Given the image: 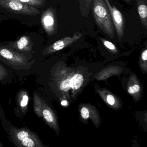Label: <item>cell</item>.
<instances>
[{"label": "cell", "mask_w": 147, "mask_h": 147, "mask_svg": "<svg viewBox=\"0 0 147 147\" xmlns=\"http://www.w3.org/2000/svg\"><path fill=\"white\" fill-rule=\"evenodd\" d=\"M42 26L49 36L55 35L57 31V22L55 11L52 7L44 12L41 18Z\"/></svg>", "instance_id": "3"}, {"label": "cell", "mask_w": 147, "mask_h": 147, "mask_svg": "<svg viewBox=\"0 0 147 147\" xmlns=\"http://www.w3.org/2000/svg\"><path fill=\"white\" fill-rule=\"evenodd\" d=\"M83 82V77L80 74H76L71 79L63 81L60 85V88L63 91H67L70 88L74 90L79 89Z\"/></svg>", "instance_id": "8"}, {"label": "cell", "mask_w": 147, "mask_h": 147, "mask_svg": "<svg viewBox=\"0 0 147 147\" xmlns=\"http://www.w3.org/2000/svg\"><path fill=\"white\" fill-rule=\"evenodd\" d=\"M85 1H86V4L87 6L89 7V6L91 5L92 0H85Z\"/></svg>", "instance_id": "22"}, {"label": "cell", "mask_w": 147, "mask_h": 147, "mask_svg": "<svg viewBox=\"0 0 147 147\" xmlns=\"http://www.w3.org/2000/svg\"><path fill=\"white\" fill-rule=\"evenodd\" d=\"M126 2H130L131 0H125Z\"/></svg>", "instance_id": "24"}, {"label": "cell", "mask_w": 147, "mask_h": 147, "mask_svg": "<svg viewBox=\"0 0 147 147\" xmlns=\"http://www.w3.org/2000/svg\"><path fill=\"white\" fill-rule=\"evenodd\" d=\"M7 75V73L5 67L0 63V80L4 79Z\"/></svg>", "instance_id": "17"}, {"label": "cell", "mask_w": 147, "mask_h": 147, "mask_svg": "<svg viewBox=\"0 0 147 147\" xmlns=\"http://www.w3.org/2000/svg\"><path fill=\"white\" fill-rule=\"evenodd\" d=\"M142 59L143 61H147V50L145 49L142 54Z\"/></svg>", "instance_id": "21"}, {"label": "cell", "mask_w": 147, "mask_h": 147, "mask_svg": "<svg viewBox=\"0 0 147 147\" xmlns=\"http://www.w3.org/2000/svg\"><path fill=\"white\" fill-rule=\"evenodd\" d=\"M35 7H43L45 5V0H14Z\"/></svg>", "instance_id": "12"}, {"label": "cell", "mask_w": 147, "mask_h": 147, "mask_svg": "<svg viewBox=\"0 0 147 147\" xmlns=\"http://www.w3.org/2000/svg\"><path fill=\"white\" fill-rule=\"evenodd\" d=\"M67 102L66 100H63V101L61 102V105L63 106H66L67 105Z\"/></svg>", "instance_id": "23"}, {"label": "cell", "mask_w": 147, "mask_h": 147, "mask_svg": "<svg viewBox=\"0 0 147 147\" xmlns=\"http://www.w3.org/2000/svg\"><path fill=\"white\" fill-rule=\"evenodd\" d=\"M138 12L143 26L147 29V6L146 0H136Z\"/></svg>", "instance_id": "9"}, {"label": "cell", "mask_w": 147, "mask_h": 147, "mask_svg": "<svg viewBox=\"0 0 147 147\" xmlns=\"http://www.w3.org/2000/svg\"><path fill=\"white\" fill-rule=\"evenodd\" d=\"M93 15L99 28L108 36L113 38L115 35L114 25L104 0H93Z\"/></svg>", "instance_id": "1"}, {"label": "cell", "mask_w": 147, "mask_h": 147, "mask_svg": "<svg viewBox=\"0 0 147 147\" xmlns=\"http://www.w3.org/2000/svg\"><path fill=\"white\" fill-rule=\"evenodd\" d=\"M82 36V35L81 33L77 32L74 34L73 37L67 36L63 38L46 48L43 51V55H47L61 50L66 46H68L79 40Z\"/></svg>", "instance_id": "6"}, {"label": "cell", "mask_w": 147, "mask_h": 147, "mask_svg": "<svg viewBox=\"0 0 147 147\" xmlns=\"http://www.w3.org/2000/svg\"><path fill=\"white\" fill-rule=\"evenodd\" d=\"M100 40H101L102 42L103 43L104 45L106 47L107 49H109L110 50L113 51H116L117 49H116V46L111 42L110 41H107L104 38H100Z\"/></svg>", "instance_id": "15"}, {"label": "cell", "mask_w": 147, "mask_h": 147, "mask_svg": "<svg viewBox=\"0 0 147 147\" xmlns=\"http://www.w3.org/2000/svg\"><path fill=\"white\" fill-rule=\"evenodd\" d=\"M42 115L47 123H53L54 120L53 115L51 111L48 108H45L44 105L42 106Z\"/></svg>", "instance_id": "13"}, {"label": "cell", "mask_w": 147, "mask_h": 147, "mask_svg": "<svg viewBox=\"0 0 147 147\" xmlns=\"http://www.w3.org/2000/svg\"><path fill=\"white\" fill-rule=\"evenodd\" d=\"M0 146H1V144H0Z\"/></svg>", "instance_id": "25"}, {"label": "cell", "mask_w": 147, "mask_h": 147, "mask_svg": "<svg viewBox=\"0 0 147 147\" xmlns=\"http://www.w3.org/2000/svg\"><path fill=\"white\" fill-rule=\"evenodd\" d=\"M81 115L82 117L85 119H87L89 117V111H88V109L86 107H82V108L81 111Z\"/></svg>", "instance_id": "18"}, {"label": "cell", "mask_w": 147, "mask_h": 147, "mask_svg": "<svg viewBox=\"0 0 147 147\" xmlns=\"http://www.w3.org/2000/svg\"><path fill=\"white\" fill-rule=\"evenodd\" d=\"M139 90H140V86L138 85H136L130 87L128 89V92L130 94H134L138 92Z\"/></svg>", "instance_id": "19"}, {"label": "cell", "mask_w": 147, "mask_h": 147, "mask_svg": "<svg viewBox=\"0 0 147 147\" xmlns=\"http://www.w3.org/2000/svg\"><path fill=\"white\" fill-rule=\"evenodd\" d=\"M20 146L27 147H41L40 143L34 134L20 142Z\"/></svg>", "instance_id": "10"}, {"label": "cell", "mask_w": 147, "mask_h": 147, "mask_svg": "<svg viewBox=\"0 0 147 147\" xmlns=\"http://www.w3.org/2000/svg\"><path fill=\"white\" fill-rule=\"evenodd\" d=\"M111 14L114 27L119 41L124 34L125 22L123 17L117 7L111 5L109 0H104Z\"/></svg>", "instance_id": "5"}, {"label": "cell", "mask_w": 147, "mask_h": 147, "mask_svg": "<svg viewBox=\"0 0 147 147\" xmlns=\"http://www.w3.org/2000/svg\"><path fill=\"white\" fill-rule=\"evenodd\" d=\"M0 57L13 65L23 66L27 63L28 58L24 54L5 46H0Z\"/></svg>", "instance_id": "4"}, {"label": "cell", "mask_w": 147, "mask_h": 147, "mask_svg": "<svg viewBox=\"0 0 147 147\" xmlns=\"http://www.w3.org/2000/svg\"><path fill=\"white\" fill-rule=\"evenodd\" d=\"M34 108L37 116L39 117H41L42 111V100L37 94L34 95Z\"/></svg>", "instance_id": "11"}, {"label": "cell", "mask_w": 147, "mask_h": 147, "mask_svg": "<svg viewBox=\"0 0 147 147\" xmlns=\"http://www.w3.org/2000/svg\"><path fill=\"white\" fill-rule=\"evenodd\" d=\"M33 134H34L30 132L28 130H20L16 133V138L20 142L23 139L32 136Z\"/></svg>", "instance_id": "14"}, {"label": "cell", "mask_w": 147, "mask_h": 147, "mask_svg": "<svg viewBox=\"0 0 147 147\" xmlns=\"http://www.w3.org/2000/svg\"><path fill=\"white\" fill-rule=\"evenodd\" d=\"M9 45L16 50L22 52H30L32 50L33 42L30 37L24 36L15 42L9 43Z\"/></svg>", "instance_id": "7"}, {"label": "cell", "mask_w": 147, "mask_h": 147, "mask_svg": "<svg viewBox=\"0 0 147 147\" xmlns=\"http://www.w3.org/2000/svg\"><path fill=\"white\" fill-rule=\"evenodd\" d=\"M29 102V97L26 94H25L22 96V100L20 101V106L22 110H25L26 107H27Z\"/></svg>", "instance_id": "16"}, {"label": "cell", "mask_w": 147, "mask_h": 147, "mask_svg": "<svg viewBox=\"0 0 147 147\" xmlns=\"http://www.w3.org/2000/svg\"><path fill=\"white\" fill-rule=\"evenodd\" d=\"M107 102L110 105H112L115 103V99H114V97L113 95H108L107 96Z\"/></svg>", "instance_id": "20"}, {"label": "cell", "mask_w": 147, "mask_h": 147, "mask_svg": "<svg viewBox=\"0 0 147 147\" xmlns=\"http://www.w3.org/2000/svg\"><path fill=\"white\" fill-rule=\"evenodd\" d=\"M0 7L13 13L29 16L40 14L36 7L14 0H0Z\"/></svg>", "instance_id": "2"}]
</instances>
